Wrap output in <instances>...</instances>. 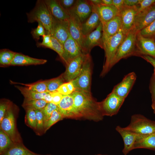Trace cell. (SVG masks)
I'll return each instance as SVG.
<instances>
[{
	"label": "cell",
	"instance_id": "1",
	"mask_svg": "<svg viewBox=\"0 0 155 155\" xmlns=\"http://www.w3.org/2000/svg\"><path fill=\"white\" fill-rule=\"evenodd\" d=\"M71 94L75 107L82 119L95 122L103 119L104 116L100 109L99 102L94 98L91 93L75 91Z\"/></svg>",
	"mask_w": 155,
	"mask_h": 155
},
{
	"label": "cell",
	"instance_id": "2",
	"mask_svg": "<svg viewBox=\"0 0 155 155\" xmlns=\"http://www.w3.org/2000/svg\"><path fill=\"white\" fill-rule=\"evenodd\" d=\"M26 14L28 22H40L44 27L46 34H50L53 18L44 0H38L33 10Z\"/></svg>",
	"mask_w": 155,
	"mask_h": 155
},
{
	"label": "cell",
	"instance_id": "3",
	"mask_svg": "<svg viewBox=\"0 0 155 155\" xmlns=\"http://www.w3.org/2000/svg\"><path fill=\"white\" fill-rule=\"evenodd\" d=\"M138 31L133 28L126 35L120 45L110 66L111 69L120 60L131 55L140 56L136 46Z\"/></svg>",
	"mask_w": 155,
	"mask_h": 155
},
{
	"label": "cell",
	"instance_id": "4",
	"mask_svg": "<svg viewBox=\"0 0 155 155\" xmlns=\"http://www.w3.org/2000/svg\"><path fill=\"white\" fill-rule=\"evenodd\" d=\"M125 35L121 28L117 34L109 38L104 45L105 61L100 74L101 76H104L110 70L111 65Z\"/></svg>",
	"mask_w": 155,
	"mask_h": 155
},
{
	"label": "cell",
	"instance_id": "5",
	"mask_svg": "<svg viewBox=\"0 0 155 155\" xmlns=\"http://www.w3.org/2000/svg\"><path fill=\"white\" fill-rule=\"evenodd\" d=\"M92 67L91 56L90 53L87 54L79 74L71 81L75 89V91L91 93Z\"/></svg>",
	"mask_w": 155,
	"mask_h": 155
},
{
	"label": "cell",
	"instance_id": "6",
	"mask_svg": "<svg viewBox=\"0 0 155 155\" xmlns=\"http://www.w3.org/2000/svg\"><path fill=\"white\" fill-rule=\"evenodd\" d=\"M125 128L138 134H147L155 133V121L141 114L132 115L129 124Z\"/></svg>",
	"mask_w": 155,
	"mask_h": 155
},
{
	"label": "cell",
	"instance_id": "7",
	"mask_svg": "<svg viewBox=\"0 0 155 155\" xmlns=\"http://www.w3.org/2000/svg\"><path fill=\"white\" fill-rule=\"evenodd\" d=\"M125 100L112 91L105 99L99 102L102 115L111 117L117 114Z\"/></svg>",
	"mask_w": 155,
	"mask_h": 155
},
{
	"label": "cell",
	"instance_id": "8",
	"mask_svg": "<svg viewBox=\"0 0 155 155\" xmlns=\"http://www.w3.org/2000/svg\"><path fill=\"white\" fill-rule=\"evenodd\" d=\"M0 124V129L8 135L15 144L22 143L21 137L16 128L15 117L11 110L7 109Z\"/></svg>",
	"mask_w": 155,
	"mask_h": 155
},
{
	"label": "cell",
	"instance_id": "9",
	"mask_svg": "<svg viewBox=\"0 0 155 155\" xmlns=\"http://www.w3.org/2000/svg\"><path fill=\"white\" fill-rule=\"evenodd\" d=\"M102 33V25L101 22L94 30L84 36L82 47L84 53H90L92 48L96 46L104 49Z\"/></svg>",
	"mask_w": 155,
	"mask_h": 155
},
{
	"label": "cell",
	"instance_id": "10",
	"mask_svg": "<svg viewBox=\"0 0 155 155\" xmlns=\"http://www.w3.org/2000/svg\"><path fill=\"white\" fill-rule=\"evenodd\" d=\"M57 106L59 111L63 118L82 119L75 107L73 98L71 94L64 96Z\"/></svg>",
	"mask_w": 155,
	"mask_h": 155
},
{
	"label": "cell",
	"instance_id": "11",
	"mask_svg": "<svg viewBox=\"0 0 155 155\" xmlns=\"http://www.w3.org/2000/svg\"><path fill=\"white\" fill-rule=\"evenodd\" d=\"M137 5H125L119 12L121 22V29L125 35L134 27L135 16L138 13V7Z\"/></svg>",
	"mask_w": 155,
	"mask_h": 155
},
{
	"label": "cell",
	"instance_id": "12",
	"mask_svg": "<svg viewBox=\"0 0 155 155\" xmlns=\"http://www.w3.org/2000/svg\"><path fill=\"white\" fill-rule=\"evenodd\" d=\"M155 20V3L137 14L133 28L139 32Z\"/></svg>",
	"mask_w": 155,
	"mask_h": 155
},
{
	"label": "cell",
	"instance_id": "13",
	"mask_svg": "<svg viewBox=\"0 0 155 155\" xmlns=\"http://www.w3.org/2000/svg\"><path fill=\"white\" fill-rule=\"evenodd\" d=\"M86 54L83 53L73 59L66 65V69L62 74L65 82L71 81L79 74Z\"/></svg>",
	"mask_w": 155,
	"mask_h": 155
},
{
	"label": "cell",
	"instance_id": "14",
	"mask_svg": "<svg viewBox=\"0 0 155 155\" xmlns=\"http://www.w3.org/2000/svg\"><path fill=\"white\" fill-rule=\"evenodd\" d=\"M92 11V7L89 0H77L75 5L67 11L69 15L77 18L82 23L89 17Z\"/></svg>",
	"mask_w": 155,
	"mask_h": 155
},
{
	"label": "cell",
	"instance_id": "15",
	"mask_svg": "<svg viewBox=\"0 0 155 155\" xmlns=\"http://www.w3.org/2000/svg\"><path fill=\"white\" fill-rule=\"evenodd\" d=\"M63 46L64 53L63 61L66 65L72 59L84 53L79 44L70 34Z\"/></svg>",
	"mask_w": 155,
	"mask_h": 155
},
{
	"label": "cell",
	"instance_id": "16",
	"mask_svg": "<svg viewBox=\"0 0 155 155\" xmlns=\"http://www.w3.org/2000/svg\"><path fill=\"white\" fill-rule=\"evenodd\" d=\"M136 43L140 56L148 55L155 58V41L153 38L145 37L139 31L137 35Z\"/></svg>",
	"mask_w": 155,
	"mask_h": 155
},
{
	"label": "cell",
	"instance_id": "17",
	"mask_svg": "<svg viewBox=\"0 0 155 155\" xmlns=\"http://www.w3.org/2000/svg\"><path fill=\"white\" fill-rule=\"evenodd\" d=\"M136 79L134 72H131L126 75L121 82L114 87L112 92L120 97L125 99L132 87Z\"/></svg>",
	"mask_w": 155,
	"mask_h": 155
},
{
	"label": "cell",
	"instance_id": "18",
	"mask_svg": "<svg viewBox=\"0 0 155 155\" xmlns=\"http://www.w3.org/2000/svg\"><path fill=\"white\" fill-rule=\"evenodd\" d=\"M50 34L63 44L69 35L68 20L60 21L53 18Z\"/></svg>",
	"mask_w": 155,
	"mask_h": 155
},
{
	"label": "cell",
	"instance_id": "19",
	"mask_svg": "<svg viewBox=\"0 0 155 155\" xmlns=\"http://www.w3.org/2000/svg\"><path fill=\"white\" fill-rule=\"evenodd\" d=\"M90 4L92 9L98 15L102 24L108 22L119 15V11L113 5H106L100 4L94 5Z\"/></svg>",
	"mask_w": 155,
	"mask_h": 155
},
{
	"label": "cell",
	"instance_id": "20",
	"mask_svg": "<svg viewBox=\"0 0 155 155\" xmlns=\"http://www.w3.org/2000/svg\"><path fill=\"white\" fill-rule=\"evenodd\" d=\"M102 39L104 46L110 38L117 34L121 27L120 16H117L108 22L103 24Z\"/></svg>",
	"mask_w": 155,
	"mask_h": 155
},
{
	"label": "cell",
	"instance_id": "21",
	"mask_svg": "<svg viewBox=\"0 0 155 155\" xmlns=\"http://www.w3.org/2000/svg\"><path fill=\"white\" fill-rule=\"evenodd\" d=\"M116 130L121 136L124 142L123 154L127 155L130 151L134 149V145L137 134L125 127L117 126Z\"/></svg>",
	"mask_w": 155,
	"mask_h": 155
},
{
	"label": "cell",
	"instance_id": "22",
	"mask_svg": "<svg viewBox=\"0 0 155 155\" xmlns=\"http://www.w3.org/2000/svg\"><path fill=\"white\" fill-rule=\"evenodd\" d=\"M53 18L60 21L68 20L70 15L61 5L58 0H44Z\"/></svg>",
	"mask_w": 155,
	"mask_h": 155
},
{
	"label": "cell",
	"instance_id": "23",
	"mask_svg": "<svg viewBox=\"0 0 155 155\" xmlns=\"http://www.w3.org/2000/svg\"><path fill=\"white\" fill-rule=\"evenodd\" d=\"M68 20L69 33L71 37L82 47L84 38L82 29V23L76 17L70 15Z\"/></svg>",
	"mask_w": 155,
	"mask_h": 155
},
{
	"label": "cell",
	"instance_id": "24",
	"mask_svg": "<svg viewBox=\"0 0 155 155\" xmlns=\"http://www.w3.org/2000/svg\"><path fill=\"white\" fill-rule=\"evenodd\" d=\"M146 148L155 150V134H137L133 149Z\"/></svg>",
	"mask_w": 155,
	"mask_h": 155
},
{
	"label": "cell",
	"instance_id": "25",
	"mask_svg": "<svg viewBox=\"0 0 155 155\" xmlns=\"http://www.w3.org/2000/svg\"><path fill=\"white\" fill-rule=\"evenodd\" d=\"M47 61L45 59L35 58L16 53L10 65L23 66L41 65L45 63Z\"/></svg>",
	"mask_w": 155,
	"mask_h": 155
},
{
	"label": "cell",
	"instance_id": "26",
	"mask_svg": "<svg viewBox=\"0 0 155 155\" xmlns=\"http://www.w3.org/2000/svg\"><path fill=\"white\" fill-rule=\"evenodd\" d=\"M101 22L98 13L92 9V12L89 17L82 24V29L84 36L87 35L98 26Z\"/></svg>",
	"mask_w": 155,
	"mask_h": 155
},
{
	"label": "cell",
	"instance_id": "27",
	"mask_svg": "<svg viewBox=\"0 0 155 155\" xmlns=\"http://www.w3.org/2000/svg\"><path fill=\"white\" fill-rule=\"evenodd\" d=\"M1 155H42L34 153L26 148L23 144H14Z\"/></svg>",
	"mask_w": 155,
	"mask_h": 155
},
{
	"label": "cell",
	"instance_id": "28",
	"mask_svg": "<svg viewBox=\"0 0 155 155\" xmlns=\"http://www.w3.org/2000/svg\"><path fill=\"white\" fill-rule=\"evenodd\" d=\"M25 98L30 99H43L45 95L49 92L38 93L32 91L26 87L17 86Z\"/></svg>",
	"mask_w": 155,
	"mask_h": 155
},
{
	"label": "cell",
	"instance_id": "29",
	"mask_svg": "<svg viewBox=\"0 0 155 155\" xmlns=\"http://www.w3.org/2000/svg\"><path fill=\"white\" fill-rule=\"evenodd\" d=\"M48 103L44 99H24L22 106L25 108H31L34 110L43 109Z\"/></svg>",
	"mask_w": 155,
	"mask_h": 155
},
{
	"label": "cell",
	"instance_id": "30",
	"mask_svg": "<svg viewBox=\"0 0 155 155\" xmlns=\"http://www.w3.org/2000/svg\"><path fill=\"white\" fill-rule=\"evenodd\" d=\"M15 144L10 137L2 130H0V155L12 147Z\"/></svg>",
	"mask_w": 155,
	"mask_h": 155
},
{
	"label": "cell",
	"instance_id": "31",
	"mask_svg": "<svg viewBox=\"0 0 155 155\" xmlns=\"http://www.w3.org/2000/svg\"><path fill=\"white\" fill-rule=\"evenodd\" d=\"M16 53L8 49L1 50L0 51L1 65L6 66L10 65Z\"/></svg>",
	"mask_w": 155,
	"mask_h": 155
},
{
	"label": "cell",
	"instance_id": "32",
	"mask_svg": "<svg viewBox=\"0 0 155 155\" xmlns=\"http://www.w3.org/2000/svg\"><path fill=\"white\" fill-rule=\"evenodd\" d=\"M65 82L62 74L59 77L47 80V91L49 92L57 91L59 87Z\"/></svg>",
	"mask_w": 155,
	"mask_h": 155
},
{
	"label": "cell",
	"instance_id": "33",
	"mask_svg": "<svg viewBox=\"0 0 155 155\" xmlns=\"http://www.w3.org/2000/svg\"><path fill=\"white\" fill-rule=\"evenodd\" d=\"M26 110L25 121L26 123L31 128L36 130L37 122L35 110L31 108H25Z\"/></svg>",
	"mask_w": 155,
	"mask_h": 155
},
{
	"label": "cell",
	"instance_id": "34",
	"mask_svg": "<svg viewBox=\"0 0 155 155\" xmlns=\"http://www.w3.org/2000/svg\"><path fill=\"white\" fill-rule=\"evenodd\" d=\"M22 84L26 86L30 90L35 92L43 93L48 92L47 81L40 82L31 84Z\"/></svg>",
	"mask_w": 155,
	"mask_h": 155
},
{
	"label": "cell",
	"instance_id": "35",
	"mask_svg": "<svg viewBox=\"0 0 155 155\" xmlns=\"http://www.w3.org/2000/svg\"><path fill=\"white\" fill-rule=\"evenodd\" d=\"M63 119L58 109L54 111L44 126V133L53 125Z\"/></svg>",
	"mask_w": 155,
	"mask_h": 155
},
{
	"label": "cell",
	"instance_id": "36",
	"mask_svg": "<svg viewBox=\"0 0 155 155\" xmlns=\"http://www.w3.org/2000/svg\"><path fill=\"white\" fill-rule=\"evenodd\" d=\"M75 89L71 81L66 82L57 89V91L64 96L70 95L75 91Z\"/></svg>",
	"mask_w": 155,
	"mask_h": 155
},
{
	"label": "cell",
	"instance_id": "37",
	"mask_svg": "<svg viewBox=\"0 0 155 155\" xmlns=\"http://www.w3.org/2000/svg\"><path fill=\"white\" fill-rule=\"evenodd\" d=\"M58 109V106L52 103H48L42 109L44 116V127L53 112Z\"/></svg>",
	"mask_w": 155,
	"mask_h": 155
},
{
	"label": "cell",
	"instance_id": "38",
	"mask_svg": "<svg viewBox=\"0 0 155 155\" xmlns=\"http://www.w3.org/2000/svg\"><path fill=\"white\" fill-rule=\"evenodd\" d=\"M52 49L56 52L63 60L64 53L63 44L59 42L56 38L51 36Z\"/></svg>",
	"mask_w": 155,
	"mask_h": 155
},
{
	"label": "cell",
	"instance_id": "39",
	"mask_svg": "<svg viewBox=\"0 0 155 155\" xmlns=\"http://www.w3.org/2000/svg\"><path fill=\"white\" fill-rule=\"evenodd\" d=\"M37 122L36 129L37 132H40L42 131L44 132V120L43 112L41 110H35ZM39 132H38V133Z\"/></svg>",
	"mask_w": 155,
	"mask_h": 155
},
{
	"label": "cell",
	"instance_id": "40",
	"mask_svg": "<svg viewBox=\"0 0 155 155\" xmlns=\"http://www.w3.org/2000/svg\"><path fill=\"white\" fill-rule=\"evenodd\" d=\"M140 32L145 37H150L155 36V20Z\"/></svg>",
	"mask_w": 155,
	"mask_h": 155
},
{
	"label": "cell",
	"instance_id": "41",
	"mask_svg": "<svg viewBox=\"0 0 155 155\" xmlns=\"http://www.w3.org/2000/svg\"><path fill=\"white\" fill-rule=\"evenodd\" d=\"M38 25L37 27L32 30L31 32L33 38L36 40H38L40 36L42 37L46 34L45 29L40 22H38Z\"/></svg>",
	"mask_w": 155,
	"mask_h": 155
},
{
	"label": "cell",
	"instance_id": "42",
	"mask_svg": "<svg viewBox=\"0 0 155 155\" xmlns=\"http://www.w3.org/2000/svg\"><path fill=\"white\" fill-rule=\"evenodd\" d=\"M42 41L41 43H38L37 45L52 49L51 35L47 34L42 36Z\"/></svg>",
	"mask_w": 155,
	"mask_h": 155
},
{
	"label": "cell",
	"instance_id": "43",
	"mask_svg": "<svg viewBox=\"0 0 155 155\" xmlns=\"http://www.w3.org/2000/svg\"><path fill=\"white\" fill-rule=\"evenodd\" d=\"M155 3V0H139L138 13L149 7Z\"/></svg>",
	"mask_w": 155,
	"mask_h": 155
},
{
	"label": "cell",
	"instance_id": "44",
	"mask_svg": "<svg viewBox=\"0 0 155 155\" xmlns=\"http://www.w3.org/2000/svg\"><path fill=\"white\" fill-rule=\"evenodd\" d=\"M77 1L75 0H58V1L62 7L67 11L73 7Z\"/></svg>",
	"mask_w": 155,
	"mask_h": 155
},
{
	"label": "cell",
	"instance_id": "45",
	"mask_svg": "<svg viewBox=\"0 0 155 155\" xmlns=\"http://www.w3.org/2000/svg\"><path fill=\"white\" fill-rule=\"evenodd\" d=\"M51 93L52 97V100L51 103L57 105L60 102L64 95L57 91Z\"/></svg>",
	"mask_w": 155,
	"mask_h": 155
},
{
	"label": "cell",
	"instance_id": "46",
	"mask_svg": "<svg viewBox=\"0 0 155 155\" xmlns=\"http://www.w3.org/2000/svg\"><path fill=\"white\" fill-rule=\"evenodd\" d=\"M8 106L5 103H1L0 105V123L1 122L8 109Z\"/></svg>",
	"mask_w": 155,
	"mask_h": 155
},
{
	"label": "cell",
	"instance_id": "47",
	"mask_svg": "<svg viewBox=\"0 0 155 155\" xmlns=\"http://www.w3.org/2000/svg\"><path fill=\"white\" fill-rule=\"evenodd\" d=\"M150 90L152 94V102H155V75L154 76L151 82Z\"/></svg>",
	"mask_w": 155,
	"mask_h": 155
},
{
	"label": "cell",
	"instance_id": "48",
	"mask_svg": "<svg viewBox=\"0 0 155 155\" xmlns=\"http://www.w3.org/2000/svg\"><path fill=\"white\" fill-rule=\"evenodd\" d=\"M112 5L117 8L119 12L125 5L124 0H113Z\"/></svg>",
	"mask_w": 155,
	"mask_h": 155
},
{
	"label": "cell",
	"instance_id": "49",
	"mask_svg": "<svg viewBox=\"0 0 155 155\" xmlns=\"http://www.w3.org/2000/svg\"><path fill=\"white\" fill-rule=\"evenodd\" d=\"M141 57L154 67V75H155V58L148 55H143Z\"/></svg>",
	"mask_w": 155,
	"mask_h": 155
},
{
	"label": "cell",
	"instance_id": "50",
	"mask_svg": "<svg viewBox=\"0 0 155 155\" xmlns=\"http://www.w3.org/2000/svg\"><path fill=\"white\" fill-rule=\"evenodd\" d=\"M139 0H124L125 5L128 6H134L138 4Z\"/></svg>",
	"mask_w": 155,
	"mask_h": 155
},
{
	"label": "cell",
	"instance_id": "51",
	"mask_svg": "<svg viewBox=\"0 0 155 155\" xmlns=\"http://www.w3.org/2000/svg\"><path fill=\"white\" fill-rule=\"evenodd\" d=\"M43 99L47 102L51 103L52 100V97L51 92H49L44 96Z\"/></svg>",
	"mask_w": 155,
	"mask_h": 155
},
{
	"label": "cell",
	"instance_id": "52",
	"mask_svg": "<svg viewBox=\"0 0 155 155\" xmlns=\"http://www.w3.org/2000/svg\"><path fill=\"white\" fill-rule=\"evenodd\" d=\"M101 4L106 5H112L113 4V0H101Z\"/></svg>",
	"mask_w": 155,
	"mask_h": 155
},
{
	"label": "cell",
	"instance_id": "53",
	"mask_svg": "<svg viewBox=\"0 0 155 155\" xmlns=\"http://www.w3.org/2000/svg\"><path fill=\"white\" fill-rule=\"evenodd\" d=\"M90 3L94 5H97L101 3V0H89Z\"/></svg>",
	"mask_w": 155,
	"mask_h": 155
},
{
	"label": "cell",
	"instance_id": "54",
	"mask_svg": "<svg viewBox=\"0 0 155 155\" xmlns=\"http://www.w3.org/2000/svg\"><path fill=\"white\" fill-rule=\"evenodd\" d=\"M151 106H152V107L155 106V102H152V104Z\"/></svg>",
	"mask_w": 155,
	"mask_h": 155
},
{
	"label": "cell",
	"instance_id": "55",
	"mask_svg": "<svg viewBox=\"0 0 155 155\" xmlns=\"http://www.w3.org/2000/svg\"><path fill=\"white\" fill-rule=\"evenodd\" d=\"M154 111V113L155 114V106L152 107Z\"/></svg>",
	"mask_w": 155,
	"mask_h": 155
},
{
	"label": "cell",
	"instance_id": "56",
	"mask_svg": "<svg viewBox=\"0 0 155 155\" xmlns=\"http://www.w3.org/2000/svg\"><path fill=\"white\" fill-rule=\"evenodd\" d=\"M102 155V154H97V155Z\"/></svg>",
	"mask_w": 155,
	"mask_h": 155
},
{
	"label": "cell",
	"instance_id": "57",
	"mask_svg": "<svg viewBox=\"0 0 155 155\" xmlns=\"http://www.w3.org/2000/svg\"><path fill=\"white\" fill-rule=\"evenodd\" d=\"M154 133L155 134V133Z\"/></svg>",
	"mask_w": 155,
	"mask_h": 155
}]
</instances>
